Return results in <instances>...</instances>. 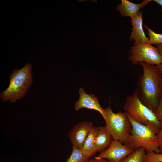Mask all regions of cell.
Returning <instances> with one entry per match:
<instances>
[{"instance_id":"1","label":"cell","mask_w":162,"mask_h":162,"mask_svg":"<svg viewBox=\"0 0 162 162\" xmlns=\"http://www.w3.org/2000/svg\"><path fill=\"white\" fill-rule=\"evenodd\" d=\"M143 73L138 78V96L144 105L154 112L162 96V75L156 65L140 62Z\"/></svg>"},{"instance_id":"2","label":"cell","mask_w":162,"mask_h":162,"mask_svg":"<svg viewBox=\"0 0 162 162\" xmlns=\"http://www.w3.org/2000/svg\"><path fill=\"white\" fill-rule=\"evenodd\" d=\"M129 118L132 130L129 136L123 144L134 150L142 147L146 152L162 153L157 136L160 127L154 124L142 125Z\"/></svg>"},{"instance_id":"3","label":"cell","mask_w":162,"mask_h":162,"mask_svg":"<svg viewBox=\"0 0 162 162\" xmlns=\"http://www.w3.org/2000/svg\"><path fill=\"white\" fill-rule=\"evenodd\" d=\"M32 69V64L28 63L23 68L10 73L9 86L0 94L3 102L9 100L14 103L24 97L33 82Z\"/></svg>"},{"instance_id":"4","label":"cell","mask_w":162,"mask_h":162,"mask_svg":"<svg viewBox=\"0 0 162 162\" xmlns=\"http://www.w3.org/2000/svg\"><path fill=\"white\" fill-rule=\"evenodd\" d=\"M123 109L129 117L134 121L144 125L155 124L160 128V122L154 112L141 102L138 96L137 88L128 95L124 104Z\"/></svg>"},{"instance_id":"5","label":"cell","mask_w":162,"mask_h":162,"mask_svg":"<svg viewBox=\"0 0 162 162\" xmlns=\"http://www.w3.org/2000/svg\"><path fill=\"white\" fill-rule=\"evenodd\" d=\"M104 109L107 118L106 126L113 140H118L123 144L129 136L132 130V124L129 116L125 112L119 111L114 113L110 106Z\"/></svg>"},{"instance_id":"6","label":"cell","mask_w":162,"mask_h":162,"mask_svg":"<svg viewBox=\"0 0 162 162\" xmlns=\"http://www.w3.org/2000/svg\"><path fill=\"white\" fill-rule=\"evenodd\" d=\"M129 53L128 59L134 65H137L140 62L154 65L162 63V55L156 47L148 43L131 46Z\"/></svg>"},{"instance_id":"7","label":"cell","mask_w":162,"mask_h":162,"mask_svg":"<svg viewBox=\"0 0 162 162\" xmlns=\"http://www.w3.org/2000/svg\"><path fill=\"white\" fill-rule=\"evenodd\" d=\"M134 150L120 141L113 140L110 146L97 156L106 159L110 162H121Z\"/></svg>"},{"instance_id":"8","label":"cell","mask_w":162,"mask_h":162,"mask_svg":"<svg viewBox=\"0 0 162 162\" xmlns=\"http://www.w3.org/2000/svg\"><path fill=\"white\" fill-rule=\"evenodd\" d=\"M94 126L92 122L88 121L76 124L68 134L72 146L81 149L85 140Z\"/></svg>"},{"instance_id":"9","label":"cell","mask_w":162,"mask_h":162,"mask_svg":"<svg viewBox=\"0 0 162 162\" xmlns=\"http://www.w3.org/2000/svg\"><path fill=\"white\" fill-rule=\"evenodd\" d=\"M79 93V98L75 103L74 110H77L86 108L97 110L101 114L106 122L107 118L105 109L101 106L98 98L93 94L87 93L82 87L80 88Z\"/></svg>"},{"instance_id":"10","label":"cell","mask_w":162,"mask_h":162,"mask_svg":"<svg viewBox=\"0 0 162 162\" xmlns=\"http://www.w3.org/2000/svg\"><path fill=\"white\" fill-rule=\"evenodd\" d=\"M143 12L139 11L130 22L132 25V31L129 38L130 41H134L133 46H136L148 43L149 38L146 35L142 26Z\"/></svg>"},{"instance_id":"11","label":"cell","mask_w":162,"mask_h":162,"mask_svg":"<svg viewBox=\"0 0 162 162\" xmlns=\"http://www.w3.org/2000/svg\"><path fill=\"white\" fill-rule=\"evenodd\" d=\"M151 0H144L142 3L136 4L127 0H122L121 3L117 6L116 10L124 17H130L131 19L136 15L139 10L144 8Z\"/></svg>"},{"instance_id":"12","label":"cell","mask_w":162,"mask_h":162,"mask_svg":"<svg viewBox=\"0 0 162 162\" xmlns=\"http://www.w3.org/2000/svg\"><path fill=\"white\" fill-rule=\"evenodd\" d=\"M113 140L106 126L97 127L94 143L98 152H101L107 149Z\"/></svg>"},{"instance_id":"13","label":"cell","mask_w":162,"mask_h":162,"mask_svg":"<svg viewBox=\"0 0 162 162\" xmlns=\"http://www.w3.org/2000/svg\"><path fill=\"white\" fill-rule=\"evenodd\" d=\"M97 131V127L94 126L85 140L81 149L84 155L88 158L98 152L94 143Z\"/></svg>"},{"instance_id":"14","label":"cell","mask_w":162,"mask_h":162,"mask_svg":"<svg viewBox=\"0 0 162 162\" xmlns=\"http://www.w3.org/2000/svg\"><path fill=\"white\" fill-rule=\"evenodd\" d=\"M146 152L145 148L142 147L136 149L121 162H145Z\"/></svg>"},{"instance_id":"15","label":"cell","mask_w":162,"mask_h":162,"mask_svg":"<svg viewBox=\"0 0 162 162\" xmlns=\"http://www.w3.org/2000/svg\"><path fill=\"white\" fill-rule=\"evenodd\" d=\"M89 159L84 155L81 149L73 146L71 154L65 162H87Z\"/></svg>"},{"instance_id":"16","label":"cell","mask_w":162,"mask_h":162,"mask_svg":"<svg viewBox=\"0 0 162 162\" xmlns=\"http://www.w3.org/2000/svg\"><path fill=\"white\" fill-rule=\"evenodd\" d=\"M144 27L148 31V35L149 36L148 43L152 45H162V34L155 32L146 24H144Z\"/></svg>"},{"instance_id":"17","label":"cell","mask_w":162,"mask_h":162,"mask_svg":"<svg viewBox=\"0 0 162 162\" xmlns=\"http://www.w3.org/2000/svg\"><path fill=\"white\" fill-rule=\"evenodd\" d=\"M162 161V153L146 152L145 162H157Z\"/></svg>"},{"instance_id":"18","label":"cell","mask_w":162,"mask_h":162,"mask_svg":"<svg viewBox=\"0 0 162 162\" xmlns=\"http://www.w3.org/2000/svg\"><path fill=\"white\" fill-rule=\"evenodd\" d=\"M154 113L158 120L160 121L162 119V96Z\"/></svg>"},{"instance_id":"19","label":"cell","mask_w":162,"mask_h":162,"mask_svg":"<svg viewBox=\"0 0 162 162\" xmlns=\"http://www.w3.org/2000/svg\"><path fill=\"white\" fill-rule=\"evenodd\" d=\"M160 125L159 132L157 134L160 150L162 151V119L160 120Z\"/></svg>"},{"instance_id":"20","label":"cell","mask_w":162,"mask_h":162,"mask_svg":"<svg viewBox=\"0 0 162 162\" xmlns=\"http://www.w3.org/2000/svg\"><path fill=\"white\" fill-rule=\"evenodd\" d=\"M87 162H110L107 160L100 158L98 156L95 157L94 158H89Z\"/></svg>"},{"instance_id":"21","label":"cell","mask_w":162,"mask_h":162,"mask_svg":"<svg viewBox=\"0 0 162 162\" xmlns=\"http://www.w3.org/2000/svg\"><path fill=\"white\" fill-rule=\"evenodd\" d=\"M156 47L160 53L162 55V45L161 44H157Z\"/></svg>"},{"instance_id":"22","label":"cell","mask_w":162,"mask_h":162,"mask_svg":"<svg viewBox=\"0 0 162 162\" xmlns=\"http://www.w3.org/2000/svg\"><path fill=\"white\" fill-rule=\"evenodd\" d=\"M153 1L162 7V0H153ZM161 11L162 12V9Z\"/></svg>"},{"instance_id":"23","label":"cell","mask_w":162,"mask_h":162,"mask_svg":"<svg viewBox=\"0 0 162 162\" xmlns=\"http://www.w3.org/2000/svg\"><path fill=\"white\" fill-rule=\"evenodd\" d=\"M156 65L157 66V67H158V68L160 70L162 75V63H161Z\"/></svg>"},{"instance_id":"24","label":"cell","mask_w":162,"mask_h":162,"mask_svg":"<svg viewBox=\"0 0 162 162\" xmlns=\"http://www.w3.org/2000/svg\"><path fill=\"white\" fill-rule=\"evenodd\" d=\"M162 162V161H158V162Z\"/></svg>"}]
</instances>
